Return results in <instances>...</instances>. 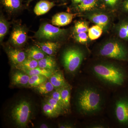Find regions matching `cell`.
<instances>
[{"label": "cell", "instance_id": "obj_34", "mask_svg": "<svg viewBox=\"0 0 128 128\" xmlns=\"http://www.w3.org/2000/svg\"><path fill=\"white\" fill-rule=\"evenodd\" d=\"M118 16H128V0H122L117 12Z\"/></svg>", "mask_w": 128, "mask_h": 128}, {"label": "cell", "instance_id": "obj_12", "mask_svg": "<svg viewBox=\"0 0 128 128\" xmlns=\"http://www.w3.org/2000/svg\"><path fill=\"white\" fill-rule=\"evenodd\" d=\"M98 8H104L102 0H84L81 3L72 7L78 15Z\"/></svg>", "mask_w": 128, "mask_h": 128}, {"label": "cell", "instance_id": "obj_30", "mask_svg": "<svg viewBox=\"0 0 128 128\" xmlns=\"http://www.w3.org/2000/svg\"><path fill=\"white\" fill-rule=\"evenodd\" d=\"M48 78L43 76L34 75L31 76L28 82V86L35 88L47 81Z\"/></svg>", "mask_w": 128, "mask_h": 128}, {"label": "cell", "instance_id": "obj_20", "mask_svg": "<svg viewBox=\"0 0 128 128\" xmlns=\"http://www.w3.org/2000/svg\"><path fill=\"white\" fill-rule=\"evenodd\" d=\"M30 76L22 71H16L12 76V82L13 84L25 86L28 85Z\"/></svg>", "mask_w": 128, "mask_h": 128}, {"label": "cell", "instance_id": "obj_6", "mask_svg": "<svg viewBox=\"0 0 128 128\" xmlns=\"http://www.w3.org/2000/svg\"><path fill=\"white\" fill-rule=\"evenodd\" d=\"M78 15L100 26L103 30V33L105 34H108L112 31L114 20L118 16L116 13L104 8H98Z\"/></svg>", "mask_w": 128, "mask_h": 128}, {"label": "cell", "instance_id": "obj_4", "mask_svg": "<svg viewBox=\"0 0 128 128\" xmlns=\"http://www.w3.org/2000/svg\"><path fill=\"white\" fill-rule=\"evenodd\" d=\"M91 50V56L112 59L128 63V44L114 35L96 44Z\"/></svg>", "mask_w": 128, "mask_h": 128}, {"label": "cell", "instance_id": "obj_25", "mask_svg": "<svg viewBox=\"0 0 128 128\" xmlns=\"http://www.w3.org/2000/svg\"><path fill=\"white\" fill-rule=\"evenodd\" d=\"M89 22L86 20L76 22L72 28V34H77L83 32H88L89 29Z\"/></svg>", "mask_w": 128, "mask_h": 128}, {"label": "cell", "instance_id": "obj_5", "mask_svg": "<svg viewBox=\"0 0 128 128\" xmlns=\"http://www.w3.org/2000/svg\"><path fill=\"white\" fill-rule=\"evenodd\" d=\"M88 46L78 44L66 47L63 50L61 61L66 73L74 76L80 72L82 64L91 56Z\"/></svg>", "mask_w": 128, "mask_h": 128}, {"label": "cell", "instance_id": "obj_37", "mask_svg": "<svg viewBox=\"0 0 128 128\" xmlns=\"http://www.w3.org/2000/svg\"><path fill=\"white\" fill-rule=\"evenodd\" d=\"M40 128H48V125H46L45 124H43L40 127Z\"/></svg>", "mask_w": 128, "mask_h": 128}, {"label": "cell", "instance_id": "obj_19", "mask_svg": "<svg viewBox=\"0 0 128 128\" xmlns=\"http://www.w3.org/2000/svg\"><path fill=\"white\" fill-rule=\"evenodd\" d=\"M49 79L50 81L56 89L61 88L70 84L66 79L63 72L60 70L55 72Z\"/></svg>", "mask_w": 128, "mask_h": 128}, {"label": "cell", "instance_id": "obj_33", "mask_svg": "<svg viewBox=\"0 0 128 128\" xmlns=\"http://www.w3.org/2000/svg\"><path fill=\"white\" fill-rule=\"evenodd\" d=\"M42 109L44 114L48 117L55 118L60 116L48 102L44 104Z\"/></svg>", "mask_w": 128, "mask_h": 128}, {"label": "cell", "instance_id": "obj_17", "mask_svg": "<svg viewBox=\"0 0 128 128\" xmlns=\"http://www.w3.org/2000/svg\"><path fill=\"white\" fill-rule=\"evenodd\" d=\"M0 3L10 13L19 11L23 6V0H0Z\"/></svg>", "mask_w": 128, "mask_h": 128}, {"label": "cell", "instance_id": "obj_22", "mask_svg": "<svg viewBox=\"0 0 128 128\" xmlns=\"http://www.w3.org/2000/svg\"><path fill=\"white\" fill-rule=\"evenodd\" d=\"M57 62L52 56L48 55L38 61V66L43 68L54 70Z\"/></svg>", "mask_w": 128, "mask_h": 128}, {"label": "cell", "instance_id": "obj_36", "mask_svg": "<svg viewBox=\"0 0 128 128\" xmlns=\"http://www.w3.org/2000/svg\"><path fill=\"white\" fill-rule=\"evenodd\" d=\"M84 0H70L71 2V6L72 7L77 6L81 3Z\"/></svg>", "mask_w": 128, "mask_h": 128}, {"label": "cell", "instance_id": "obj_24", "mask_svg": "<svg viewBox=\"0 0 128 128\" xmlns=\"http://www.w3.org/2000/svg\"><path fill=\"white\" fill-rule=\"evenodd\" d=\"M23 72L28 74L30 76L34 75H37L43 76L48 79L50 78V76L53 74V73L55 72V71L52 70L43 68L38 66L31 70Z\"/></svg>", "mask_w": 128, "mask_h": 128}, {"label": "cell", "instance_id": "obj_14", "mask_svg": "<svg viewBox=\"0 0 128 128\" xmlns=\"http://www.w3.org/2000/svg\"><path fill=\"white\" fill-rule=\"evenodd\" d=\"M36 45L47 55L52 56L57 53L61 46V44L58 42L51 41L38 42L36 43Z\"/></svg>", "mask_w": 128, "mask_h": 128}, {"label": "cell", "instance_id": "obj_27", "mask_svg": "<svg viewBox=\"0 0 128 128\" xmlns=\"http://www.w3.org/2000/svg\"><path fill=\"white\" fill-rule=\"evenodd\" d=\"M73 38L76 43L88 46L92 41L89 38L88 32H83L72 35Z\"/></svg>", "mask_w": 128, "mask_h": 128}, {"label": "cell", "instance_id": "obj_28", "mask_svg": "<svg viewBox=\"0 0 128 128\" xmlns=\"http://www.w3.org/2000/svg\"><path fill=\"white\" fill-rule=\"evenodd\" d=\"M10 23L2 14L0 16V41L2 42L4 38L9 32Z\"/></svg>", "mask_w": 128, "mask_h": 128}, {"label": "cell", "instance_id": "obj_1", "mask_svg": "<svg viewBox=\"0 0 128 128\" xmlns=\"http://www.w3.org/2000/svg\"><path fill=\"white\" fill-rule=\"evenodd\" d=\"M79 78L71 98L76 113L82 120L105 114L112 92L82 72Z\"/></svg>", "mask_w": 128, "mask_h": 128}, {"label": "cell", "instance_id": "obj_16", "mask_svg": "<svg viewBox=\"0 0 128 128\" xmlns=\"http://www.w3.org/2000/svg\"><path fill=\"white\" fill-rule=\"evenodd\" d=\"M7 53L9 60L14 66L20 64L27 58L26 52L17 49H10Z\"/></svg>", "mask_w": 128, "mask_h": 128}, {"label": "cell", "instance_id": "obj_35", "mask_svg": "<svg viewBox=\"0 0 128 128\" xmlns=\"http://www.w3.org/2000/svg\"><path fill=\"white\" fill-rule=\"evenodd\" d=\"M51 97L56 100L60 105L65 109L62 97H61V94H60V88L56 89L55 91L53 92L51 94Z\"/></svg>", "mask_w": 128, "mask_h": 128}, {"label": "cell", "instance_id": "obj_8", "mask_svg": "<svg viewBox=\"0 0 128 128\" xmlns=\"http://www.w3.org/2000/svg\"><path fill=\"white\" fill-rule=\"evenodd\" d=\"M32 113V107L27 101H21L12 108V118L18 126L25 128L27 125Z\"/></svg>", "mask_w": 128, "mask_h": 128}, {"label": "cell", "instance_id": "obj_10", "mask_svg": "<svg viewBox=\"0 0 128 128\" xmlns=\"http://www.w3.org/2000/svg\"><path fill=\"white\" fill-rule=\"evenodd\" d=\"M118 21L114 23L112 32L113 35L128 44V16H118Z\"/></svg>", "mask_w": 128, "mask_h": 128}, {"label": "cell", "instance_id": "obj_2", "mask_svg": "<svg viewBox=\"0 0 128 128\" xmlns=\"http://www.w3.org/2000/svg\"><path fill=\"white\" fill-rule=\"evenodd\" d=\"M82 72L91 76L112 93L128 84V63L91 56Z\"/></svg>", "mask_w": 128, "mask_h": 128}, {"label": "cell", "instance_id": "obj_32", "mask_svg": "<svg viewBox=\"0 0 128 128\" xmlns=\"http://www.w3.org/2000/svg\"><path fill=\"white\" fill-rule=\"evenodd\" d=\"M47 102L55 110L56 112L59 114V115H65L66 114H68L67 113L64 108L62 107L56 100L54 99L51 96L49 98Z\"/></svg>", "mask_w": 128, "mask_h": 128}, {"label": "cell", "instance_id": "obj_9", "mask_svg": "<svg viewBox=\"0 0 128 128\" xmlns=\"http://www.w3.org/2000/svg\"><path fill=\"white\" fill-rule=\"evenodd\" d=\"M27 29L21 25L15 26L12 29L9 42L16 47H21L25 45L28 39Z\"/></svg>", "mask_w": 128, "mask_h": 128}, {"label": "cell", "instance_id": "obj_23", "mask_svg": "<svg viewBox=\"0 0 128 128\" xmlns=\"http://www.w3.org/2000/svg\"><path fill=\"white\" fill-rule=\"evenodd\" d=\"M26 52L28 58L33 59L38 61L43 58L47 55L36 45L29 48Z\"/></svg>", "mask_w": 128, "mask_h": 128}, {"label": "cell", "instance_id": "obj_29", "mask_svg": "<svg viewBox=\"0 0 128 128\" xmlns=\"http://www.w3.org/2000/svg\"><path fill=\"white\" fill-rule=\"evenodd\" d=\"M103 31L102 28L98 25H93L89 28L88 34L90 39L92 41L96 40L102 36Z\"/></svg>", "mask_w": 128, "mask_h": 128}, {"label": "cell", "instance_id": "obj_11", "mask_svg": "<svg viewBox=\"0 0 128 128\" xmlns=\"http://www.w3.org/2000/svg\"><path fill=\"white\" fill-rule=\"evenodd\" d=\"M81 126L84 128H112L109 120L105 114L83 120Z\"/></svg>", "mask_w": 128, "mask_h": 128}, {"label": "cell", "instance_id": "obj_13", "mask_svg": "<svg viewBox=\"0 0 128 128\" xmlns=\"http://www.w3.org/2000/svg\"><path fill=\"white\" fill-rule=\"evenodd\" d=\"M77 13L72 14L66 12H60L57 13L52 18L51 22L53 25L57 26H64L71 23Z\"/></svg>", "mask_w": 128, "mask_h": 128}, {"label": "cell", "instance_id": "obj_18", "mask_svg": "<svg viewBox=\"0 0 128 128\" xmlns=\"http://www.w3.org/2000/svg\"><path fill=\"white\" fill-rule=\"evenodd\" d=\"M56 5L53 2L48 0H41L35 5L34 12L37 16H42L48 12Z\"/></svg>", "mask_w": 128, "mask_h": 128}, {"label": "cell", "instance_id": "obj_7", "mask_svg": "<svg viewBox=\"0 0 128 128\" xmlns=\"http://www.w3.org/2000/svg\"><path fill=\"white\" fill-rule=\"evenodd\" d=\"M70 32L69 29H62L50 24L44 23L41 24L34 36L39 40L57 42L66 40Z\"/></svg>", "mask_w": 128, "mask_h": 128}, {"label": "cell", "instance_id": "obj_21", "mask_svg": "<svg viewBox=\"0 0 128 128\" xmlns=\"http://www.w3.org/2000/svg\"><path fill=\"white\" fill-rule=\"evenodd\" d=\"M38 66V61L28 57L20 64L15 66L16 69L22 72L31 70Z\"/></svg>", "mask_w": 128, "mask_h": 128}, {"label": "cell", "instance_id": "obj_31", "mask_svg": "<svg viewBox=\"0 0 128 128\" xmlns=\"http://www.w3.org/2000/svg\"><path fill=\"white\" fill-rule=\"evenodd\" d=\"M35 89L40 94H45L53 91L54 89V87L50 81H46L35 87Z\"/></svg>", "mask_w": 128, "mask_h": 128}, {"label": "cell", "instance_id": "obj_26", "mask_svg": "<svg viewBox=\"0 0 128 128\" xmlns=\"http://www.w3.org/2000/svg\"><path fill=\"white\" fill-rule=\"evenodd\" d=\"M104 9L117 14L122 0H102Z\"/></svg>", "mask_w": 128, "mask_h": 128}, {"label": "cell", "instance_id": "obj_15", "mask_svg": "<svg viewBox=\"0 0 128 128\" xmlns=\"http://www.w3.org/2000/svg\"><path fill=\"white\" fill-rule=\"evenodd\" d=\"M60 94L64 107L67 113L71 114L72 86L70 84L60 88Z\"/></svg>", "mask_w": 128, "mask_h": 128}, {"label": "cell", "instance_id": "obj_39", "mask_svg": "<svg viewBox=\"0 0 128 128\" xmlns=\"http://www.w3.org/2000/svg\"><path fill=\"white\" fill-rule=\"evenodd\" d=\"M57 1L59 2H63V3H65L68 1V0H56Z\"/></svg>", "mask_w": 128, "mask_h": 128}, {"label": "cell", "instance_id": "obj_38", "mask_svg": "<svg viewBox=\"0 0 128 128\" xmlns=\"http://www.w3.org/2000/svg\"><path fill=\"white\" fill-rule=\"evenodd\" d=\"M34 0H28L27 2L26 3V6H28L30 4V2Z\"/></svg>", "mask_w": 128, "mask_h": 128}, {"label": "cell", "instance_id": "obj_3", "mask_svg": "<svg viewBox=\"0 0 128 128\" xmlns=\"http://www.w3.org/2000/svg\"><path fill=\"white\" fill-rule=\"evenodd\" d=\"M105 114L112 128H128V84L112 93Z\"/></svg>", "mask_w": 128, "mask_h": 128}]
</instances>
